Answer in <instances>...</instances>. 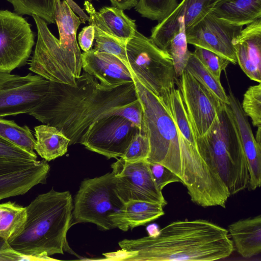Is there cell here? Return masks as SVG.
<instances>
[{
	"instance_id": "6da1fadb",
	"label": "cell",
	"mask_w": 261,
	"mask_h": 261,
	"mask_svg": "<svg viewBox=\"0 0 261 261\" xmlns=\"http://www.w3.org/2000/svg\"><path fill=\"white\" fill-rule=\"evenodd\" d=\"M76 83L72 86L49 81L46 95L28 113L58 128L69 139V145L81 144L97 121L119 115L138 99L134 82L106 86L85 72Z\"/></svg>"
},
{
	"instance_id": "7a4b0ae2",
	"label": "cell",
	"mask_w": 261,
	"mask_h": 261,
	"mask_svg": "<svg viewBox=\"0 0 261 261\" xmlns=\"http://www.w3.org/2000/svg\"><path fill=\"white\" fill-rule=\"evenodd\" d=\"M107 259L137 261H213L234 251L227 229L203 219L172 222L156 233L118 243Z\"/></svg>"
},
{
	"instance_id": "3957f363",
	"label": "cell",
	"mask_w": 261,
	"mask_h": 261,
	"mask_svg": "<svg viewBox=\"0 0 261 261\" xmlns=\"http://www.w3.org/2000/svg\"><path fill=\"white\" fill-rule=\"evenodd\" d=\"M133 76L150 143L147 161L169 169L186 187L190 199L197 198L208 180L211 167L197 147L183 137L163 98Z\"/></svg>"
},
{
	"instance_id": "277c9868",
	"label": "cell",
	"mask_w": 261,
	"mask_h": 261,
	"mask_svg": "<svg viewBox=\"0 0 261 261\" xmlns=\"http://www.w3.org/2000/svg\"><path fill=\"white\" fill-rule=\"evenodd\" d=\"M73 207L68 191L59 192L52 188L38 195L26 207L22 230L8 244L17 252L40 260H55L49 256L64 252L75 255L67 240L72 225Z\"/></svg>"
},
{
	"instance_id": "5b68a950",
	"label": "cell",
	"mask_w": 261,
	"mask_h": 261,
	"mask_svg": "<svg viewBox=\"0 0 261 261\" xmlns=\"http://www.w3.org/2000/svg\"><path fill=\"white\" fill-rule=\"evenodd\" d=\"M196 141L200 154L218 172L230 195L248 188V165L229 105L225 104L208 130Z\"/></svg>"
},
{
	"instance_id": "8992f818",
	"label": "cell",
	"mask_w": 261,
	"mask_h": 261,
	"mask_svg": "<svg viewBox=\"0 0 261 261\" xmlns=\"http://www.w3.org/2000/svg\"><path fill=\"white\" fill-rule=\"evenodd\" d=\"M73 203L72 225L91 223L101 230H128L122 216L124 203L117 193L112 172L84 179Z\"/></svg>"
},
{
	"instance_id": "52a82bcc",
	"label": "cell",
	"mask_w": 261,
	"mask_h": 261,
	"mask_svg": "<svg viewBox=\"0 0 261 261\" xmlns=\"http://www.w3.org/2000/svg\"><path fill=\"white\" fill-rule=\"evenodd\" d=\"M128 68L138 80L162 97L175 87V75L170 55L150 38L136 31L126 44Z\"/></svg>"
},
{
	"instance_id": "ba28073f",
	"label": "cell",
	"mask_w": 261,
	"mask_h": 261,
	"mask_svg": "<svg viewBox=\"0 0 261 261\" xmlns=\"http://www.w3.org/2000/svg\"><path fill=\"white\" fill-rule=\"evenodd\" d=\"M32 17L37 29V40L29 70L48 81L75 86L76 79L81 75L82 61L62 47L45 21L35 15Z\"/></svg>"
},
{
	"instance_id": "9c48e42d",
	"label": "cell",
	"mask_w": 261,
	"mask_h": 261,
	"mask_svg": "<svg viewBox=\"0 0 261 261\" xmlns=\"http://www.w3.org/2000/svg\"><path fill=\"white\" fill-rule=\"evenodd\" d=\"M49 85V81L36 74L0 71V118L30 113L46 95Z\"/></svg>"
},
{
	"instance_id": "30bf717a",
	"label": "cell",
	"mask_w": 261,
	"mask_h": 261,
	"mask_svg": "<svg viewBox=\"0 0 261 261\" xmlns=\"http://www.w3.org/2000/svg\"><path fill=\"white\" fill-rule=\"evenodd\" d=\"M118 197L123 202L141 200L167 204L162 191L157 187L147 160L134 162L117 159L111 165Z\"/></svg>"
},
{
	"instance_id": "8fae6325",
	"label": "cell",
	"mask_w": 261,
	"mask_h": 261,
	"mask_svg": "<svg viewBox=\"0 0 261 261\" xmlns=\"http://www.w3.org/2000/svg\"><path fill=\"white\" fill-rule=\"evenodd\" d=\"M34 45L30 24L20 15L0 10V71L11 72L28 60Z\"/></svg>"
},
{
	"instance_id": "7c38bea8",
	"label": "cell",
	"mask_w": 261,
	"mask_h": 261,
	"mask_svg": "<svg viewBox=\"0 0 261 261\" xmlns=\"http://www.w3.org/2000/svg\"><path fill=\"white\" fill-rule=\"evenodd\" d=\"M243 29L221 19L211 12L186 30L188 44L213 51L236 64L234 41Z\"/></svg>"
},
{
	"instance_id": "4fadbf2b",
	"label": "cell",
	"mask_w": 261,
	"mask_h": 261,
	"mask_svg": "<svg viewBox=\"0 0 261 261\" xmlns=\"http://www.w3.org/2000/svg\"><path fill=\"white\" fill-rule=\"evenodd\" d=\"M196 137L210 128L225 104L185 70L175 77Z\"/></svg>"
},
{
	"instance_id": "5bb4252c",
	"label": "cell",
	"mask_w": 261,
	"mask_h": 261,
	"mask_svg": "<svg viewBox=\"0 0 261 261\" xmlns=\"http://www.w3.org/2000/svg\"><path fill=\"white\" fill-rule=\"evenodd\" d=\"M139 129L119 115L107 116L92 127L81 145L108 159L122 158Z\"/></svg>"
},
{
	"instance_id": "9a60e30c",
	"label": "cell",
	"mask_w": 261,
	"mask_h": 261,
	"mask_svg": "<svg viewBox=\"0 0 261 261\" xmlns=\"http://www.w3.org/2000/svg\"><path fill=\"white\" fill-rule=\"evenodd\" d=\"M50 166L41 161L0 157V200L23 195L39 184H45Z\"/></svg>"
},
{
	"instance_id": "2e32d148",
	"label": "cell",
	"mask_w": 261,
	"mask_h": 261,
	"mask_svg": "<svg viewBox=\"0 0 261 261\" xmlns=\"http://www.w3.org/2000/svg\"><path fill=\"white\" fill-rule=\"evenodd\" d=\"M218 0H182L173 11L151 30L150 39L166 51L171 40L183 20L186 30L211 12ZM167 52V51H166Z\"/></svg>"
},
{
	"instance_id": "e0dca14e",
	"label": "cell",
	"mask_w": 261,
	"mask_h": 261,
	"mask_svg": "<svg viewBox=\"0 0 261 261\" xmlns=\"http://www.w3.org/2000/svg\"><path fill=\"white\" fill-rule=\"evenodd\" d=\"M228 92L229 106L248 165L250 180L248 188L253 191L261 184V145L256 141L241 104L230 87Z\"/></svg>"
},
{
	"instance_id": "ac0fdd59",
	"label": "cell",
	"mask_w": 261,
	"mask_h": 261,
	"mask_svg": "<svg viewBox=\"0 0 261 261\" xmlns=\"http://www.w3.org/2000/svg\"><path fill=\"white\" fill-rule=\"evenodd\" d=\"M82 68L105 86L115 87L133 83L128 67L116 56L94 48L82 54Z\"/></svg>"
},
{
	"instance_id": "d6986e66",
	"label": "cell",
	"mask_w": 261,
	"mask_h": 261,
	"mask_svg": "<svg viewBox=\"0 0 261 261\" xmlns=\"http://www.w3.org/2000/svg\"><path fill=\"white\" fill-rule=\"evenodd\" d=\"M237 63L251 80L261 82V18L246 25L234 41Z\"/></svg>"
},
{
	"instance_id": "ffe728a7",
	"label": "cell",
	"mask_w": 261,
	"mask_h": 261,
	"mask_svg": "<svg viewBox=\"0 0 261 261\" xmlns=\"http://www.w3.org/2000/svg\"><path fill=\"white\" fill-rule=\"evenodd\" d=\"M84 7L89 14L90 25L125 45L137 30L135 20L127 16L122 9L113 6L104 7L97 12L88 1L85 2Z\"/></svg>"
},
{
	"instance_id": "44dd1931",
	"label": "cell",
	"mask_w": 261,
	"mask_h": 261,
	"mask_svg": "<svg viewBox=\"0 0 261 261\" xmlns=\"http://www.w3.org/2000/svg\"><path fill=\"white\" fill-rule=\"evenodd\" d=\"M234 248L244 258H250L261 252V216L243 219L228 226Z\"/></svg>"
},
{
	"instance_id": "7402d4cb",
	"label": "cell",
	"mask_w": 261,
	"mask_h": 261,
	"mask_svg": "<svg viewBox=\"0 0 261 261\" xmlns=\"http://www.w3.org/2000/svg\"><path fill=\"white\" fill-rule=\"evenodd\" d=\"M211 12L229 23L243 27L261 18V0H218Z\"/></svg>"
},
{
	"instance_id": "603a6c76",
	"label": "cell",
	"mask_w": 261,
	"mask_h": 261,
	"mask_svg": "<svg viewBox=\"0 0 261 261\" xmlns=\"http://www.w3.org/2000/svg\"><path fill=\"white\" fill-rule=\"evenodd\" d=\"M55 21L58 27L59 41L62 47L77 60L82 61V53L76 40L77 31L82 22L65 0L57 2Z\"/></svg>"
},
{
	"instance_id": "cb8c5ba5",
	"label": "cell",
	"mask_w": 261,
	"mask_h": 261,
	"mask_svg": "<svg viewBox=\"0 0 261 261\" xmlns=\"http://www.w3.org/2000/svg\"><path fill=\"white\" fill-rule=\"evenodd\" d=\"M35 150L44 160L50 161L64 155L70 140L57 127L42 124L35 127Z\"/></svg>"
},
{
	"instance_id": "d4e9b609",
	"label": "cell",
	"mask_w": 261,
	"mask_h": 261,
	"mask_svg": "<svg viewBox=\"0 0 261 261\" xmlns=\"http://www.w3.org/2000/svg\"><path fill=\"white\" fill-rule=\"evenodd\" d=\"M164 206L160 203L141 200H129L124 203L122 215L128 228L144 225L165 214Z\"/></svg>"
},
{
	"instance_id": "484cf974",
	"label": "cell",
	"mask_w": 261,
	"mask_h": 261,
	"mask_svg": "<svg viewBox=\"0 0 261 261\" xmlns=\"http://www.w3.org/2000/svg\"><path fill=\"white\" fill-rule=\"evenodd\" d=\"M26 219V207L12 201L0 203V238L11 242L22 230Z\"/></svg>"
},
{
	"instance_id": "4316f807",
	"label": "cell",
	"mask_w": 261,
	"mask_h": 261,
	"mask_svg": "<svg viewBox=\"0 0 261 261\" xmlns=\"http://www.w3.org/2000/svg\"><path fill=\"white\" fill-rule=\"evenodd\" d=\"M161 97L170 110L183 137L190 144L197 147L196 137L178 88L176 89L175 87L172 88Z\"/></svg>"
},
{
	"instance_id": "83f0119b",
	"label": "cell",
	"mask_w": 261,
	"mask_h": 261,
	"mask_svg": "<svg viewBox=\"0 0 261 261\" xmlns=\"http://www.w3.org/2000/svg\"><path fill=\"white\" fill-rule=\"evenodd\" d=\"M194 79L210 91L223 103L229 105V101L220 81L218 80L191 52L185 69Z\"/></svg>"
},
{
	"instance_id": "f1b7e54d",
	"label": "cell",
	"mask_w": 261,
	"mask_h": 261,
	"mask_svg": "<svg viewBox=\"0 0 261 261\" xmlns=\"http://www.w3.org/2000/svg\"><path fill=\"white\" fill-rule=\"evenodd\" d=\"M0 136L30 154L37 156L34 151L36 139L28 126H20L13 121L0 118Z\"/></svg>"
},
{
	"instance_id": "f546056e",
	"label": "cell",
	"mask_w": 261,
	"mask_h": 261,
	"mask_svg": "<svg viewBox=\"0 0 261 261\" xmlns=\"http://www.w3.org/2000/svg\"><path fill=\"white\" fill-rule=\"evenodd\" d=\"M13 6L15 13L35 15L49 23H55L56 6L60 0H7Z\"/></svg>"
},
{
	"instance_id": "4dcf8cb0",
	"label": "cell",
	"mask_w": 261,
	"mask_h": 261,
	"mask_svg": "<svg viewBox=\"0 0 261 261\" xmlns=\"http://www.w3.org/2000/svg\"><path fill=\"white\" fill-rule=\"evenodd\" d=\"M166 51L171 58L175 77L178 78L185 70L191 54L188 48L183 20L180 22L179 30L171 40Z\"/></svg>"
},
{
	"instance_id": "1f68e13d",
	"label": "cell",
	"mask_w": 261,
	"mask_h": 261,
	"mask_svg": "<svg viewBox=\"0 0 261 261\" xmlns=\"http://www.w3.org/2000/svg\"><path fill=\"white\" fill-rule=\"evenodd\" d=\"M177 5V0H139L135 9L142 17L160 21L168 16Z\"/></svg>"
},
{
	"instance_id": "d6a6232c",
	"label": "cell",
	"mask_w": 261,
	"mask_h": 261,
	"mask_svg": "<svg viewBox=\"0 0 261 261\" xmlns=\"http://www.w3.org/2000/svg\"><path fill=\"white\" fill-rule=\"evenodd\" d=\"M94 49L98 51L107 53L116 56L128 67L126 45L98 28L94 27Z\"/></svg>"
},
{
	"instance_id": "836d02e7",
	"label": "cell",
	"mask_w": 261,
	"mask_h": 261,
	"mask_svg": "<svg viewBox=\"0 0 261 261\" xmlns=\"http://www.w3.org/2000/svg\"><path fill=\"white\" fill-rule=\"evenodd\" d=\"M242 108L245 115L249 116L252 124L261 126V83L250 86L245 94Z\"/></svg>"
},
{
	"instance_id": "e575fe53",
	"label": "cell",
	"mask_w": 261,
	"mask_h": 261,
	"mask_svg": "<svg viewBox=\"0 0 261 261\" xmlns=\"http://www.w3.org/2000/svg\"><path fill=\"white\" fill-rule=\"evenodd\" d=\"M193 52L204 67L219 81L221 72L230 63L228 60L211 50L195 46Z\"/></svg>"
},
{
	"instance_id": "d590c367",
	"label": "cell",
	"mask_w": 261,
	"mask_h": 261,
	"mask_svg": "<svg viewBox=\"0 0 261 261\" xmlns=\"http://www.w3.org/2000/svg\"><path fill=\"white\" fill-rule=\"evenodd\" d=\"M149 151L150 143L147 136L138 132L134 136L121 158L129 162L147 160Z\"/></svg>"
},
{
	"instance_id": "8d00e7d4",
	"label": "cell",
	"mask_w": 261,
	"mask_h": 261,
	"mask_svg": "<svg viewBox=\"0 0 261 261\" xmlns=\"http://www.w3.org/2000/svg\"><path fill=\"white\" fill-rule=\"evenodd\" d=\"M149 166L154 181L161 191L169 184L180 182L179 178L174 173L163 165L149 163Z\"/></svg>"
},
{
	"instance_id": "74e56055",
	"label": "cell",
	"mask_w": 261,
	"mask_h": 261,
	"mask_svg": "<svg viewBox=\"0 0 261 261\" xmlns=\"http://www.w3.org/2000/svg\"><path fill=\"white\" fill-rule=\"evenodd\" d=\"M119 115L132 122L141 133L145 134L143 111L139 99L125 107L121 111Z\"/></svg>"
},
{
	"instance_id": "f35d334b",
	"label": "cell",
	"mask_w": 261,
	"mask_h": 261,
	"mask_svg": "<svg viewBox=\"0 0 261 261\" xmlns=\"http://www.w3.org/2000/svg\"><path fill=\"white\" fill-rule=\"evenodd\" d=\"M0 157L37 160V156H34L22 149L0 136Z\"/></svg>"
},
{
	"instance_id": "ab89813d",
	"label": "cell",
	"mask_w": 261,
	"mask_h": 261,
	"mask_svg": "<svg viewBox=\"0 0 261 261\" xmlns=\"http://www.w3.org/2000/svg\"><path fill=\"white\" fill-rule=\"evenodd\" d=\"M0 260H40L39 258L22 254L12 248L5 242L0 248Z\"/></svg>"
},
{
	"instance_id": "60d3db41",
	"label": "cell",
	"mask_w": 261,
	"mask_h": 261,
	"mask_svg": "<svg viewBox=\"0 0 261 261\" xmlns=\"http://www.w3.org/2000/svg\"><path fill=\"white\" fill-rule=\"evenodd\" d=\"M95 37V29L92 25H89L83 28L78 35L79 43L81 49L87 52L92 46Z\"/></svg>"
},
{
	"instance_id": "b9f144b4",
	"label": "cell",
	"mask_w": 261,
	"mask_h": 261,
	"mask_svg": "<svg viewBox=\"0 0 261 261\" xmlns=\"http://www.w3.org/2000/svg\"><path fill=\"white\" fill-rule=\"evenodd\" d=\"M70 8L71 10L78 15L82 23H85L86 21H89V16H88L83 9L81 8L78 5L75 3L73 0H65Z\"/></svg>"
},
{
	"instance_id": "7bdbcfd3",
	"label": "cell",
	"mask_w": 261,
	"mask_h": 261,
	"mask_svg": "<svg viewBox=\"0 0 261 261\" xmlns=\"http://www.w3.org/2000/svg\"><path fill=\"white\" fill-rule=\"evenodd\" d=\"M113 7L123 10L135 7L139 0H110Z\"/></svg>"
},
{
	"instance_id": "ee69618b",
	"label": "cell",
	"mask_w": 261,
	"mask_h": 261,
	"mask_svg": "<svg viewBox=\"0 0 261 261\" xmlns=\"http://www.w3.org/2000/svg\"><path fill=\"white\" fill-rule=\"evenodd\" d=\"M261 126L260 127H258V129H257V130L256 132V137L255 138V140L256 141H257V142L261 145V128H260Z\"/></svg>"
},
{
	"instance_id": "f6af8a7d",
	"label": "cell",
	"mask_w": 261,
	"mask_h": 261,
	"mask_svg": "<svg viewBox=\"0 0 261 261\" xmlns=\"http://www.w3.org/2000/svg\"><path fill=\"white\" fill-rule=\"evenodd\" d=\"M5 242V241L0 238V248L2 247Z\"/></svg>"
},
{
	"instance_id": "bcb514c9",
	"label": "cell",
	"mask_w": 261,
	"mask_h": 261,
	"mask_svg": "<svg viewBox=\"0 0 261 261\" xmlns=\"http://www.w3.org/2000/svg\"><path fill=\"white\" fill-rule=\"evenodd\" d=\"M88 1H91L92 0H88Z\"/></svg>"
}]
</instances>
